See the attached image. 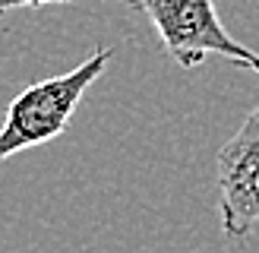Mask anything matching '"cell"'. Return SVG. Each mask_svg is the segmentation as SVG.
Here are the masks:
<instances>
[{
	"instance_id": "1",
	"label": "cell",
	"mask_w": 259,
	"mask_h": 253,
	"mask_svg": "<svg viewBox=\"0 0 259 253\" xmlns=\"http://www.w3.org/2000/svg\"><path fill=\"white\" fill-rule=\"evenodd\" d=\"M111 57L114 48H95L70 73L48 76V79H38L29 89H22L10 101L7 117L0 123V161L57 139L67 130L73 111L79 108L89 86L108 70Z\"/></svg>"
},
{
	"instance_id": "2",
	"label": "cell",
	"mask_w": 259,
	"mask_h": 253,
	"mask_svg": "<svg viewBox=\"0 0 259 253\" xmlns=\"http://www.w3.org/2000/svg\"><path fill=\"white\" fill-rule=\"evenodd\" d=\"M123 4L139 10L152 22V29L161 38V48L180 67L193 70L209 54H218L243 70L259 73V54L231 38V32L218 19L215 0H123Z\"/></svg>"
},
{
	"instance_id": "3",
	"label": "cell",
	"mask_w": 259,
	"mask_h": 253,
	"mask_svg": "<svg viewBox=\"0 0 259 253\" xmlns=\"http://www.w3.org/2000/svg\"><path fill=\"white\" fill-rule=\"evenodd\" d=\"M222 228L228 237H247L259 222V105L215 158Z\"/></svg>"
},
{
	"instance_id": "4",
	"label": "cell",
	"mask_w": 259,
	"mask_h": 253,
	"mask_svg": "<svg viewBox=\"0 0 259 253\" xmlns=\"http://www.w3.org/2000/svg\"><path fill=\"white\" fill-rule=\"evenodd\" d=\"M48 4H73V0H0V16L10 10H22V7H48Z\"/></svg>"
}]
</instances>
